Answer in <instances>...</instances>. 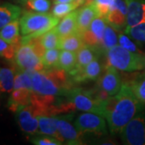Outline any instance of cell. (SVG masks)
I'll use <instances>...</instances> for the list:
<instances>
[{"label":"cell","instance_id":"cell-42","mask_svg":"<svg viewBox=\"0 0 145 145\" xmlns=\"http://www.w3.org/2000/svg\"><path fill=\"white\" fill-rule=\"evenodd\" d=\"M0 104H1V103H0Z\"/></svg>","mask_w":145,"mask_h":145},{"label":"cell","instance_id":"cell-11","mask_svg":"<svg viewBox=\"0 0 145 145\" xmlns=\"http://www.w3.org/2000/svg\"><path fill=\"white\" fill-rule=\"evenodd\" d=\"M122 78L117 69L105 65V71L97 80V88L103 90L109 96H114L122 86Z\"/></svg>","mask_w":145,"mask_h":145},{"label":"cell","instance_id":"cell-4","mask_svg":"<svg viewBox=\"0 0 145 145\" xmlns=\"http://www.w3.org/2000/svg\"><path fill=\"white\" fill-rule=\"evenodd\" d=\"M106 65L123 72H135L145 69V54L131 52L120 45H115L106 52Z\"/></svg>","mask_w":145,"mask_h":145},{"label":"cell","instance_id":"cell-8","mask_svg":"<svg viewBox=\"0 0 145 145\" xmlns=\"http://www.w3.org/2000/svg\"><path fill=\"white\" fill-rule=\"evenodd\" d=\"M120 138L127 145H145V110L135 115L121 131Z\"/></svg>","mask_w":145,"mask_h":145},{"label":"cell","instance_id":"cell-18","mask_svg":"<svg viewBox=\"0 0 145 145\" xmlns=\"http://www.w3.org/2000/svg\"><path fill=\"white\" fill-rule=\"evenodd\" d=\"M17 69L15 65L0 68V93H11L14 89Z\"/></svg>","mask_w":145,"mask_h":145},{"label":"cell","instance_id":"cell-26","mask_svg":"<svg viewBox=\"0 0 145 145\" xmlns=\"http://www.w3.org/2000/svg\"><path fill=\"white\" fill-rule=\"evenodd\" d=\"M119 43V37H117L115 30L110 25H106L104 31L103 40L99 48V52L106 54L111 48L117 45Z\"/></svg>","mask_w":145,"mask_h":145},{"label":"cell","instance_id":"cell-3","mask_svg":"<svg viewBox=\"0 0 145 145\" xmlns=\"http://www.w3.org/2000/svg\"><path fill=\"white\" fill-rule=\"evenodd\" d=\"M60 22V19L52 14L40 13L27 10L22 13L20 19L22 34L21 43L42 36L47 31L54 28Z\"/></svg>","mask_w":145,"mask_h":145},{"label":"cell","instance_id":"cell-5","mask_svg":"<svg viewBox=\"0 0 145 145\" xmlns=\"http://www.w3.org/2000/svg\"><path fill=\"white\" fill-rule=\"evenodd\" d=\"M65 97L72 110H78L103 115L104 101L99 99L96 89L87 90L80 87H72Z\"/></svg>","mask_w":145,"mask_h":145},{"label":"cell","instance_id":"cell-13","mask_svg":"<svg viewBox=\"0 0 145 145\" xmlns=\"http://www.w3.org/2000/svg\"><path fill=\"white\" fill-rule=\"evenodd\" d=\"M127 5L125 0H114L109 10L108 14L105 17L107 24L114 30H124L127 27Z\"/></svg>","mask_w":145,"mask_h":145},{"label":"cell","instance_id":"cell-35","mask_svg":"<svg viewBox=\"0 0 145 145\" xmlns=\"http://www.w3.org/2000/svg\"><path fill=\"white\" fill-rule=\"evenodd\" d=\"M30 141L36 145H61L63 143L57 138L50 135L38 134L30 139Z\"/></svg>","mask_w":145,"mask_h":145},{"label":"cell","instance_id":"cell-9","mask_svg":"<svg viewBox=\"0 0 145 145\" xmlns=\"http://www.w3.org/2000/svg\"><path fill=\"white\" fill-rule=\"evenodd\" d=\"M74 126L82 134L93 133L96 135L106 134V123L101 114L93 112H85L74 121Z\"/></svg>","mask_w":145,"mask_h":145},{"label":"cell","instance_id":"cell-37","mask_svg":"<svg viewBox=\"0 0 145 145\" xmlns=\"http://www.w3.org/2000/svg\"><path fill=\"white\" fill-rule=\"evenodd\" d=\"M119 44L126 49L129 50L131 52H139V53H144L139 49V48L135 44L134 42L130 40L128 36L124 34H119Z\"/></svg>","mask_w":145,"mask_h":145},{"label":"cell","instance_id":"cell-10","mask_svg":"<svg viewBox=\"0 0 145 145\" xmlns=\"http://www.w3.org/2000/svg\"><path fill=\"white\" fill-rule=\"evenodd\" d=\"M72 118L73 114H58L57 127L60 140L65 144H83L82 134L71 123Z\"/></svg>","mask_w":145,"mask_h":145},{"label":"cell","instance_id":"cell-27","mask_svg":"<svg viewBox=\"0 0 145 145\" xmlns=\"http://www.w3.org/2000/svg\"><path fill=\"white\" fill-rule=\"evenodd\" d=\"M77 53L67 50H62L60 54L57 68L63 69L67 72L72 71L76 66Z\"/></svg>","mask_w":145,"mask_h":145},{"label":"cell","instance_id":"cell-7","mask_svg":"<svg viewBox=\"0 0 145 145\" xmlns=\"http://www.w3.org/2000/svg\"><path fill=\"white\" fill-rule=\"evenodd\" d=\"M14 63L23 71H41L44 69L42 58L29 43H21L17 48Z\"/></svg>","mask_w":145,"mask_h":145},{"label":"cell","instance_id":"cell-1","mask_svg":"<svg viewBox=\"0 0 145 145\" xmlns=\"http://www.w3.org/2000/svg\"><path fill=\"white\" fill-rule=\"evenodd\" d=\"M145 109L130 87L127 82L114 96L104 101L103 116L106 119L111 133H120L126 125L138 113Z\"/></svg>","mask_w":145,"mask_h":145},{"label":"cell","instance_id":"cell-19","mask_svg":"<svg viewBox=\"0 0 145 145\" xmlns=\"http://www.w3.org/2000/svg\"><path fill=\"white\" fill-rule=\"evenodd\" d=\"M20 19L10 22L0 29V37L5 41L14 45H20L22 37L20 36Z\"/></svg>","mask_w":145,"mask_h":145},{"label":"cell","instance_id":"cell-39","mask_svg":"<svg viewBox=\"0 0 145 145\" xmlns=\"http://www.w3.org/2000/svg\"><path fill=\"white\" fill-rule=\"evenodd\" d=\"M54 3H72L73 0H53Z\"/></svg>","mask_w":145,"mask_h":145},{"label":"cell","instance_id":"cell-28","mask_svg":"<svg viewBox=\"0 0 145 145\" xmlns=\"http://www.w3.org/2000/svg\"><path fill=\"white\" fill-rule=\"evenodd\" d=\"M39 37H40L42 45L46 50L52 49V48H60L61 37L59 36L55 27L51 29L50 31H47Z\"/></svg>","mask_w":145,"mask_h":145},{"label":"cell","instance_id":"cell-15","mask_svg":"<svg viewBox=\"0 0 145 145\" xmlns=\"http://www.w3.org/2000/svg\"><path fill=\"white\" fill-rule=\"evenodd\" d=\"M127 5V27L145 22L144 0H125Z\"/></svg>","mask_w":145,"mask_h":145},{"label":"cell","instance_id":"cell-38","mask_svg":"<svg viewBox=\"0 0 145 145\" xmlns=\"http://www.w3.org/2000/svg\"><path fill=\"white\" fill-rule=\"evenodd\" d=\"M73 3L77 7H81L86 4V0H73Z\"/></svg>","mask_w":145,"mask_h":145},{"label":"cell","instance_id":"cell-36","mask_svg":"<svg viewBox=\"0 0 145 145\" xmlns=\"http://www.w3.org/2000/svg\"><path fill=\"white\" fill-rule=\"evenodd\" d=\"M114 0H94L93 1V4L98 10L99 17L105 18Z\"/></svg>","mask_w":145,"mask_h":145},{"label":"cell","instance_id":"cell-22","mask_svg":"<svg viewBox=\"0 0 145 145\" xmlns=\"http://www.w3.org/2000/svg\"><path fill=\"white\" fill-rule=\"evenodd\" d=\"M22 15L21 8L17 5L6 3L0 5V29L10 22L19 20Z\"/></svg>","mask_w":145,"mask_h":145},{"label":"cell","instance_id":"cell-25","mask_svg":"<svg viewBox=\"0 0 145 145\" xmlns=\"http://www.w3.org/2000/svg\"><path fill=\"white\" fill-rule=\"evenodd\" d=\"M127 83L136 98L140 100V103L145 105V72L136 75Z\"/></svg>","mask_w":145,"mask_h":145},{"label":"cell","instance_id":"cell-33","mask_svg":"<svg viewBox=\"0 0 145 145\" xmlns=\"http://www.w3.org/2000/svg\"><path fill=\"white\" fill-rule=\"evenodd\" d=\"M76 8H78V7L73 2L69 3H55L52 9V14L57 18L61 19L73 11Z\"/></svg>","mask_w":145,"mask_h":145},{"label":"cell","instance_id":"cell-2","mask_svg":"<svg viewBox=\"0 0 145 145\" xmlns=\"http://www.w3.org/2000/svg\"><path fill=\"white\" fill-rule=\"evenodd\" d=\"M30 72L32 92L42 96H65L74 82L69 72L59 68Z\"/></svg>","mask_w":145,"mask_h":145},{"label":"cell","instance_id":"cell-20","mask_svg":"<svg viewBox=\"0 0 145 145\" xmlns=\"http://www.w3.org/2000/svg\"><path fill=\"white\" fill-rule=\"evenodd\" d=\"M78 10H73L68 14L58 23L55 29L61 37L69 36L78 31V23H77Z\"/></svg>","mask_w":145,"mask_h":145},{"label":"cell","instance_id":"cell-41","mask_svg":"<svg viewBox=\"0 0 145 145\" xmlns=\"http://www.w3.org/2000/svg\"><path fill=\"white\" fill-rule=\"evenodd\" d=\"M94 0H86V4H89V3H92ZM85 4V5H86Z\"/></svg>","mask_w":145,"mask_h":145},{"label":"cell","instance_id":"cell-32","mask_svg":"<svg viewBox=\"0 0 145 145\" xmlns=\"http://www.w3.org/2000/svg\"><path fill=\"white\" fill-rule=\"evenodd\" d=\"M25 6L27 9L32 11L47 13L50 10L51 2L49 0H27Z\"/></svg>","mask_w":145,"mask_h":145},{"label":"cell","instance_id":"cell-17","mask_svg":"<svg viewBox=\"0 0 145 145\" xmlns=\"http://www.w3.org/2000/svg\"><path fill=\"white\" fill-rule=\"evenodd\" d=\"M32 91L27 89H13L7 102V107L13 113L30 104Z\"/></svg>","mask_w":145,"mask_h":145},{"label":"cell","instance_id":"cell-23","mask_svg":"<svg viewBox=\"0 0 145 145\" xmlns=\"http://www.w3.org/2000/svg\"><path fill=\"white\" fill-rule=\"evenodd\" d=\"M98 54H99V52L93 48L84 45L80 50H78L77 52L76 66L69 72L79 71L84 67H86L89 63L91 62L94 59L98 58Z\"/></svg>","mask_w":145,"mask_h":145},{"label":"cell","instance_id":"cell-16","mask_svg":"<svg viewBox=\"0 0 145 145\" xmlns=\"http://www.w3.org/2000/svg\"><path fill=\"white\" fill-rule=\"evenodd\" d=\"M96 17H99V16L93 3L86 4L78 10L77 23L78 33L81 34L86 31Z\"/></svg>","mask_w":145,"mask_h":145},{"label":"cell","instance_id":"cell-40","mask_svg":"<svg viewBox=\"0 0 145 145\" xmlns=\"http://www.w3.org/2000/svg\"><path fill=\"white\" fill-rule=\"evenodd\" d=\"M12 1H14V2H16L17 3H19V4H22V5H25L27 3V0H12Z\"/></svg>","mask_w":145,"mask_h":145},{"label":"cell","instance_id":"cell-6","mask_svg":"<svg viewBox=\"0 0 145 145\" xmlns=\"http://www.w3.org/2000/svg\"><path fill=\"white\" fill-rule=\"evenodd\" d=\"M16 114V120L20 129L28 135H36L39 129V117L48 115L49 109L36 101L31 100L30 104L20 109Z\"/></svg>","mask_w":145,"mask_h":145},{"label":"cell","instance_id":"cell-30","mask_svg":"<svg viewBox=\"0 0 145 145\" xmlns=\"http://www.w3.org/2000/svg\"><path fill=\"white\" fill-rule=\"evenodd\" d=\"M27 89L32 91L31 75L28 71H23L20 69L17 71L13 89Z\"/></svg>","mask_w":145,"mask_h":145},{"label":"cell","instance_id":"cell-24","mask_svg":"<svg viewBox=\"0 0 145 145\" xmlns=\"http://www.w3.org/2000/svg\"><path fill=\"white\" fill-rule=\"evenodd\" d=\"M85 45L80 33L76 32L71 35L63 36L61 39L60 49L77 52Z\"/></svg>","mask_w":145,"mask_h":145},{"label":"cell","instance_id":"cell-34","mask_svg":"<svg viewBox=\"0 0 145 145\" xmlns=\"http://www.w3.org/2000/svg\"><path fill=\"white\" fill-rule=\"evenodd\" d=\"M20 45H14L5 41L0 37V57L7 61H13L17 48Z\"/></svg>","mask_w":145,"mask_h":145},{"label":"cell","instance_id":"cell-29","mask_svg":"<svg viewBox=\"0 0 145 145\" xmlns=\"http://www.w3.org/2000/svg\"><path fill=\"white\" fill-rule=\"evenodd\" d=\"M60 54H61L60 48L47 49L42 57V61L44 66V69L57 68Z\"/></svg>","mask_w":145,"mask_h":145},{"label":"cell","instance_id":"cell-14","mask_svg":"<svg viewBox=\"0 0 145 145\" xmlns=\"http://www.w3.org/2000/svg\"><path fill=\"white\" fill-rule=\"evenodd\" d=\"M104 67L102 63L99 61V58H96L81 70L69 72V74L74 83H82L87 81H97L102 74Z\"/></svg>","mask_w":145,"mask_h":145},{"label":"cell","instance_id":"cell-31","mask_svg":"<svg viewBox=\"0 0 145 145\" xmlns=\"http://www.w3.org/2000/svg\"><path fill=\"white\" fill-rule=\"evenodd\" d=\"M125 33L135 41L145 43V22L139 24L135 26L126 27Z\"/></svg>","mask_w":145,"mask_h":145},{"label":"cell","instance_id":"cell-21","mask_svg":"<svg viewBox=\"0 0 145 145\" xmlns=\"http://www.w3.org/2000/svg\"><path fill=\"white\" fill-rule=\"evenodd\" d=\"M58 114L41 115L39 117V129L37 134L53 136L60 140L57 127Z\"/></svg>","mask_w":145,"mask_h":145},{"label":"cell","instance_id":"cell-12","mask_svg":"<svg viewBox=\"0 0 145 145\" xmlns=\"http://www.w3.org/2000/svg\"><path fill=\"white\" fill-rule=\"evenodd\" d=\"M107 23L103 17H96L86 31L81 33L85 45L93 48L99 52L104 31Z\"/></svg>","mask_w":145,"mask_h":145}]
</instances>
